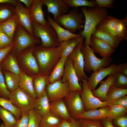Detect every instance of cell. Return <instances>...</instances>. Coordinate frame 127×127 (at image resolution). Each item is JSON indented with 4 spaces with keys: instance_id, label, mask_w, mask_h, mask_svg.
<instances>
[{
    "instance_id": "obj_1",
    "label": "cell",
    "mask_w": 127,
    "mask_h": 127,
    "mask_svg": "<svg viewBox=\"0 0 127 127\" xmlns=\"http://www.w3.org/2000/svg\"><path fill=\"white\" fill-rule=\"evenodd\" d=\"M62 50L60 45L54 48L36 46L32 53L37 61L40 73L49 75L60 58Z\"/></svg>"
},
{
    "instance_id": "obj_9",
    "label": "cell",
    "mask_w": 127,
    "mask_h": 127,
    "mask_svg": "<svg viewBox=\"0 0 127 127\" xmlns=\"http://www.w3.org/2000/svg\"><path fill=\"white\" fill-rule=\"evenodd\" d=\"M79 83L82 89L80 94L83 101L85 111L108 107L106 102L101 101L93 95L87 85V79H83Z\"/></svg>"
},
{
    "instance_id": "obj_17",
    "label": "cell",
    "mask_w": 127,
    "mask_h": 127,
    "mask_svg": "<svg viewBox=\"0 0 127 127\" xmlns=\"http://www.w3.org/2000/svg\"><path fill=\"white\" fill-rule=\"evenodd\" d=\"M44 4L46 6L48 12L53 15L54 20L65 14L69 8L65 0H44Z\"/></svg>"
},
{
    "instance_id": "obj_18",
    "label": "cell",
    "mask_w": 127,
    "mask_h": 127,
    "mask_svg": "<svg viewBox=\"0 0 127 127\" xmlns=\"http://www.w3.org/2000/svg\"><path fill=\"white\" fill-rule=\"evenodd\" d=\"M91 36L100 39L115 48L120 42L110 33L102 21L96 26Z\"/></svg>"
},
{
    "instance_id": "obj_2",
    "label": "cell",
    "mask_w": 127,
    "mask_h": 127,
    "mask_svg": "<svg viewBox=\"0 0 127 127\" xmlns=\"http://www.w3.org/2000/svg\"><path fill=\"white\" fill-rule=\"evenodd\" d=\"M85 19L83 29L79 34L85 40L83 45H89L92 34L96 26L108 15V12L104 8L83 7L81 8Z\"/></svg>"
},
{
    "instance_id": "obj_5",
    "label": "cell",
    "mask_w": 127,
    "mask_h": 127,
    "mask_svg": "<svg viewBox=\"0 0 127 127\" xmlns=\"http://www.w3.org/2000/svg\"><path fill=\"white\" fill-rule=\"evenodd\" d=\"M32 26L34 36L40 39L41 44L48 48H54L60 45L54 29L48 24L45 25L32 22Z\"/></svg>"
},
{
    "instance_id": "obj_27",
    "label": "cell",
    "mask_w": 127,
    "mask_h": 127,
    "mask_svg": "<svg viewBox=\"0 0 127 127\" xmlns=\"http://www.w3.org/2000/svg\"><path fill=\"white\" fill-rule=\"evenodd\" d=\"M34 108L42 117L45 116L50 111V102L46 90L36 99Z\"/></svg>"
},
{
    "instance_id": "obj_15",
    "label": "cell",
    "mask_w": 127,
    "mask_h": 127,
    "mask_svg": "<svg viewBox=\"0 0 127 127\" xmlns=\"http://www.w3.org/2000/svg\"><path fill=\"white\" fill-rule=\"evenodd\" d=\"M15 7L20 24L30 34L34 36L32 26L33 21L29 9L24 6L19 0H16Z\"/></svg>"
},
{
    "instance_id": "obj_8",
    "label": "cell",
    "mask_w": 127,
    "mask_h": 127,
    "mask_svg": "<svg viewBox=\"0 0 127 127\" xmlns=\"http://www.w3.org/2000/svg\"><path fill=\"white\" fill-rule=\"evenodd\" d=\"M9 100L12 104L22 111L34 108L36 100L19 87L10 93Z\"/></svg>"
},
{
    "instance_id": "obj_24",
    "label": "cell",
    "mask_w": 127,
    "mask_h": 127,
    "mask_svg": "<svg viewBox=\"0 0 127 127\" xmlns=\"http://www.w3.org/2000/svg\"><path fill=\"white\" fill-rule=\"evenodd\" d=\"M33 84L37 98L41 96L45 91L46 87L49 83L48 75L40 73L33 78Z\"/></svg>"
},
{
    "instance_id": "obj_26",
    "label": "cell",
    "mask_w": 127,
    "mask_h": 127,
    "mask_svg": "<svg viewBox=\"0 0 127 127\" xmlns=\"http://www.w3.org/2000/svg\"><path fill=\"white\" fill-rule=\"evenodd\" d=\"M2 71H7L16 74H19L21 71L16 58L10 52L1 64Z\"/></svg>"
},
{
    "instance_id": "obj_48",
    "label": "cell",
    "mask_w": 127,
    "mask_h": 127,
    "mask_svg": "<svg viewBox=\"0 0 127 127\" xmlns=\"http://www.w3.org/2000/svg\"><path fill=\"white\" fill-rule=\"evenodd\" d=\"M96 4L99 8H111L113 7L114 0H95Z\"/></svg>"
},
{
    "instance_id": "obj_54",
    "label": "cell",
    "mask_w": 127,
    "mask_h": 127,
    "mask_svg": "<svg viewBox=\"0 0 127 127\" xmlns=\"http://www.w3.org/2000/svg\"><path fill=\"white\" fill-rule=\"evenodd\" d=\"M33 0H19L20 2L24 3L26 8L29 9L31 7Z\"/></svg>"
},
{
    "instance_id": "obj_42",
    "label": "cell",
    "mask_w": 127,
    "mask_h": 127,
    "mask_svg": "<svg viewBox=\"0 0 127 127\" xmlns=\"http://www.w3.org/2000/svg\"><path fill=\"white\" fill-rule=\"evenodd\" d=\"M112 86L119 88H127V76L118 72Z\"/></svg>"
},
{
    "instance_id": "obj_36",
    "label": "cell",
    "mask_w": 127,
    "mask_h": 127,
    "mask_svg": "<svg viewBox=\"0 0 127 127\" xmlns=\"http://www.w3.org/2000/svg\"><path fill=\"white\" fill-rule=\"evenodd\" d=\"M0 106L12 113L17 121L21 117L22 111L13 105L9 99L0 97Z\"/></svg>"
},
{
    "instance_id": "obj_11",
    "label": "cell",
    "mask_w": 127,
    "mask_h": 127,
    "mask_svg": "<svg viewBox=\"0 0 127 127\" xmlns=\"http://www.w3.org/2000/svg\"><path fill=\"white\" fill-rule=\"evenodd\" d=\"M79 91H71L64 100L71 117H76L85 111L84 105Z\"/></svg>"
},
{
    "instance_id": "obj_41",
    "label": "cell",
    "mask_w": 127,
    "mask_h": 127,
    "mask_svg": "<svg viewBox=\"0 0 127 127\" xmlns=\"http://www.w3.org/2000/svg\"><path fill=\"white\" fill-rule=\"evenodd\" d=\"M28 113L29 120L28 127H40L42 117L34 108L29 110Z\"/></svg>"
},
{
    "instance_id": "obj_19",
    "label": "cell",
    "mask_w": 127,
    "mask_h": 127,
    "mask_svg": "<svg viewBox=\"0 0 127 127\" xmlns=\"http://www.w3.org/2000/svg\"><path fill=\"white\" fill-rule=\"evenodd\" d=\"M43 4L44 0H33L29 9L33 22L45 25L48 24L45 19L44 13L42 9Z\"/></svg>"
},
{
    "instance_id": "obj_7",
    "label": "cell",
    "mask_w": 127,
    "mask_h": 127,
    "mask_svg": "<svg viewBox=\"0 0 127 127\" xmlns=\"http://www.w3.org/2000/svg\"><path fill=\"white\" fill-rule=\"evenodd\" d=\"M33 48L23 52L16 58L21 70L33 78L40 73L36 59L33 54Z\"/></svg>"
},
{
    "instance_id": "obj_21",
    "label": "cell",
    "mask_w": 127,
    "mask_h": 127,
    "mask_svg": "<svg viewBox=\"0 0 127 127\" xmlns=\"http://www.w3.org/2000/svg\"><path fill=\"white\" fill-rule=\"evenodd\" d=\"M118 72L108 75L106 79L100 83L98 88L91 91L93 95L102 102H106L107 92L112 85Z\"/></svg>"
},
{
    "instance_id": "obj_55",
    "label": "cell",
    "mask_w": 127,
    "mask_h": 127,
    "mask_svg": "<svg viewBox=\"0 0 127 127\" xmlns=\"http://www.w3.org/2000/svg\"><path fill=\"white\" fill-rule=\"evenodd\" d=\"M16 0H0V4L2 3H8L11 4L15 6H16Z\"/></svg>"
},
{
    "instance_id": "obj_13",
    "label": "cell",
    "mask_w": 127,
    "mask_h": 127,
    "mask_svg": "<svg viewBox=\"0 0 127 127\" xmlns=\"http://www.w3.org/2000/svg\"><path fill=\"white\" fill-rule=\"evenodd\" d=\"M72 60L68 56L66 62L63 75L61 79L63 82L68 81L71 91H81L82 87L73 66Z\"/></svg>"
},
{
    "instance_id": "obj_12",
    "label": "cell",
    "mask_w": 127,
    "mask_h": 127,
    "mask_svg": "<svg viewBox=\"0 0 127 127\" xmlns=\"http://www.w3.org/2000/svg\"><path fill=\"white\" fill-rule=\"evenodd\" d=\"M83 45V41L78 44L68 56L72 60L73 66L80 83L84 79L88 77L84 70V60L83 54L81 49Z\"/></svg>"
},
{
    "instance_id": "obj_20",
    "label": "cell",
    "mask_w": 127,
    "mask_h": 127,
    "mask_svg": "<svg viewBox=\"0 0 127 127\" xmlns=\"http://www.w3.org/2000/svg\"><path fill=\"white\" fill-rule=\"evenodd\" d=\"M50 109L63 120L70 122L72 118L71 116L64 98L50 103Z\"/></svg>"
},
{
    "instance_id": "obj_3",
    "label": "cell",
    "mask_w": 127,
    "mask_h": 127,
    "mask_svg": "<svg viewBox=\"0 0 127 127\" xmlns=\"http://www.w3.org/2000/svg\"><path fill=\"white\" fill-rule=\"evenodd\" d=\"M13 40V45L9 52L16 58L23 52L41 43L39 38L32 35L20 24L17 27Z\"/></svg>"
},
{
    "instance_id": "obj_14",
    "label": "cell",
    "mask_w": 127,
    "mask_h": 127,
    "mask_svg": "<svg viewBox=\"0 0 127 127\" xmlns=\"http://www.w3.org/2000/svg\"><path fill=\"white\" fill-rule=\"evenodd\" d=\"M119 70L118 65L114 64L94 72L87 79L88 87L91 91L95 90L97 84L106 77L118 72Z\"/></svg>"
},
{
    "instance_id": "obj_30",
    "label": "cell",
    "mask_w": 127,
    "mask_h": 127,
    "mask_svg": "<svg viewBox=\"0 0 127 127\" xmlns=\"http://www.w3.org/2000/svg\"><path fill=\"white\" fill-rule=\"evenodd\" d=\"M127 95V88H117L112 85L109 88L106 94L107 106L110 107L117 99Z\"/></svg>"
},
{
    "instance_id": "obj_29",
    "label": "cell",
    "mask_w": 127,
    "mask_h": 127,
    "mask_svg": "<svg viewBox=\"0 0 127 127\" xmlns=\"http://www.w3.org/2000/svg\"><path fill=\"white\" fill-rule=\"evenodd\" d=\"M63 120L50 110L45 116L42 118L40 127H58Z\"/></svg>"
},
{
    "instance_id": "obj_53",
    "label": "cell",
    "mask_w": 127,
    "mask_h": 127,
    "mask_svg": "<svg viewBox=\"0 0 127 127\" xmlns=\"http://www.w3.org/2000/svg\"><path fill=\"white\" fill-rule=\"evenodd\" d=\"M119 70L118 72L127 76V63H124L118 64Z\"/></svg>"
},
{
    "instance_id": "obj_38",
    "label": "cell",
    "mask_w": 127,
    "mask_h": 127,
    "mask_svg": "<svg viewBox=\"0 0 127 127\" xmlns=\"http://www.w3.org/2000/svg\"><path fill=\"white\" fill-rule=\"evenodd\" d=\"M107 117L112 120L122 115L127 114V108L121 106L113 104L110 107Z\"/></svg>"
},
{
    "instance_id": "obj_23",
    "label": "cell",
    "mask_w": 127,
    "mask_h": 127,
    "mask_svg": "<svg viewBox=\"0 0 127 127\" xmlns=\"http://www.w3.org/2000/svg\"><path fill=\"white\" fill-rule=\"evenodd\" d=\"M110 108V107H107L101 108L98 109L85 111L77 116L76 119L100 120L108 117Z\"/></svg>"
},
{
    "instance_id": "obj_52",
    "label": "cell",
    "mask_w": 127,
    "mask_h": 127,
    "mask_svg": "<svg viewBox=\"0 0 127 127\" xmlns=\"http://www.w3.org/2000/svg\"><path fill=\"white\" fill-rule=\"evenodd\" d=\"M104 127H115L112 120L108 117L105 118L100 120Z\"/></svg>"
},
{
    "instance_id": "obj_16",
    "label": "cell",
    "mask_w": 127,
    "mask_h": 127,
    "mask_svg": "<svg viewBox=\"0 0 127 127\" xmlns=\"http://www.w3.org/2000/svg\"><path fill=\"white\" fill-rule=\"evenodd\" d=\"M89 45L94 53L98 54L103 58L110 57L115 51V48L100 39L92 36Z\"/></svg>"
},
{
    "instance_id": "obj_6",
    "label": "cell",
    "mask_w": 127,
    "mask_h": 127,
    "mask_svg": "<svg viewBox=\"0 0 127 127\" xmlns=\"http://www.w3.org/2000/svg\"><path fill=\"white\" fill-rule=\"evenodd\" d=\"M84 16L82 12H78L77 8H75L67 14L57 17L54 20L65 29L75 33L77 30H81L83 28L81 24L84 23L83 19Z\"/></svg>"
},
{
    "instance_id": "obj_10",
    "label": "cell",
    "mask_w": 127,
    "mask_h": 127,
    "mask_svg": "<svg viewBox=\"0 0 127 127\" xmlns=\"http://www.w3.org/2000/svg\"><path fill=\"white\" fill-rule=\"evenodd\" d=\"M45 90L50 103L64 98L71 91L68 82H63L61 79L52 83L48 84Z\"/></svg>"
},
{
    "instance_id": "obj_51",
    "label": "cell",
    "mask_w": 127,
    "mask_h": 127,
    "mask_svg": "<svg viewBox=\"0 0 127 127\" xmlns=\"http://www.w3.org/2000/svg\"><path fill=\"white\" fill-rule=\"evenodd\" d=\"M113 104L118 105L127 108V95L123 96L117 99L114 103Z\"/></svg>"
},
{
    "instance_id": "obj_34",
    "label": "cell",
    "mask_w": 127,
    "mask_h": 127,
    "mask_svg": "<svg viewBox=\"0 0 127 127\" xmlns=\"http://www.w3.org/2000/svg\"><path fill=\"white\" fill-rule=\"evenodd\" d=\"M115 33L117 39L120 42L127 39V15L124 18L118 19L116 24Z\"/></svg>"
},
{
    "instance_id": "obj_40",
    "label": "cell",
    "mask_w": 127,
    "mask_h": 127,
    "mask_svg": "<svg viewBox=\"0 0 127 127\" xmlns=\"http://www.w3.org/2000/svg\"><path fill=\"white\" fill-rule=\"evenodd\" d=\"M117 20L116 18L108 15L102 21L110 33L117 39L115 30Z\"/></svg>"
},
{
    "instance_id": "obj_50",
    "label": "cell",
    "mask_w": 127,
    "mask_h": 127,
    "mask_svg": "<svg viewBox=\"0 0 127 127\" xmlns=\"http://www.w3.org/2000/svg\"><path fill=\"white\" fill-rule=\"evenodd\" d=\"M13 45V43L8 47L3 49H0V65L10 52Z\"/></svg>"
},
{
    "instance_id": "obj_47",
    "label": "cell",
    "mask_w": 127,
    "mask_h": 127,
    "mask_svg": "<svg viewBox=\"0 0 127 127\" xmlns=\"http://www.w3.org/2000/svg\"><path fill=\"white\" fill-rule=\"evenodd\" d=\"M115 127H127V115L125 114L112 120Z\"/></svg>"
},
{
    "instance_id": "obj_4",
    "label": "cell",
    "mask_w": 127,
    "mask_h": 127,
    "mask_svg": "<svg viewBox=\"0 0 127 127\" xmlns=\"http://www.w3.org/2000/svg\"><path fill=\"white\" fill-rule=\"evenodd\" d=\"M81 51L84 59V70L86 72H90L92 71L94 72L100 68L107 67L113 60L110 57L101 59L97 57L89 45H83Z\"/></svg>"
},
{
    "instance_id": "obj_44",
    "label": "cell",
    "mask_w": 127,
    "mask_h": 127,
    "mask_svg": "<svg viewBox=\"0 0 127 127\" xmlns=\"http://www.w3.org/2000/svg\"><path fill=\"white\" fill-rule=\"evenodd\" d=\"M13 43V40L9 38L0 28V49L6 48Z\"/></svg>"
},
{
    "instance_id": "obj_33",
    "label": "cell",
    "mask_w": 127,
    "mask_h": 127,
    "mask_svg": "<svg viewBox=\"0 0 127 127\" xmlns=\"http://www.w3.org/2000/svg\"><path fill=\"white\" fill-rule=\"evenodd\" d=\"M84 38L81 36L61 42L60 45L62 47V50L60 57H68L75 47L83 40Z\"/></svg>"
},
{
    "instance_id": "obj_49",
    "label": "cell",
    "mask_w": 127,
    "mask_h": 127,
    "mask_svg": "<svg viewBox=\"0 0 127 127\" xmlns=\"http://www.w3.org/2000/svg\"><path fill=\"white\" fill-rule=\"evenodd\" d=\"M58 127H82L79 120L72 118L70 122L63 120Z\"/></svg>"
},
{
    "instance_id": "obj_35",
    "label": "cell",
    "mask_w": 127,
    "mask_h": 127,
    "mask_svg": "<svg viewBox=\"0 0 127 127\" xmlns=\"http://www.w3.org/2000/svg\"><path fill=\"white\" fill-rule=\"evenodd\" d=\"M16 14L15 7L8 3L0 4V23L11 18Z\"/></svg>"
},
{
    "instance_id": "obj_37",
    "label": "cell",
    "mask_w": 127,
    "mask_h": 127,
    "mask_svg": "<svg viewBox=\"0 0 127 127\" xmlns=\"http://www.w3.org/2000/svg\"><path fill=\"white\" fill-rule=\"evenodd\" d=\"M0 118L8 127H14L17 120L13 114L0 106Z\"/></svg>"
},
{
    "instance_id": "obj_32",
    "label": "cell",
    "mask_w": 127,
    "mask_h": 127,
    "mask_svg": "<svg viewBox=\"0 0 127 127\" xmlns=\"http://www.w3.org/2000/svg\"><path fill=\"white\" fill-rule=\"evenodd\" d=\"M7 89L11 93L19 87L20 76L11 72L2 71Z\"/></svg>"
},
{
    "instance_id": "obj_46",
    "label": "cell",
    "mask_w": 127,
    "mask_h": 127,
    "mask_svg": "<svg viewBox=\"0 0 127 127\" xmlns=\"http://www.w3.org/2000/svg\"><path fill=\"white\" fill-rule=\"evenodd\" d=\"M20 119L17 121L14 127H28L29 120V111H22Z\"/></svg>"
},
{
    "instance_id": "obj_45",
    "label": "cell",
    "mask_w": 127,
    "mask_h": 127,
    "mask_svg": "<svg viewBox=\"0 0 127 127\" xmlns=\"http://www.w3.org/2000/svg\"><path fill=\"white\" fill-rule=\"evenodd\" d=\"M79 119L82 127H104L100 120Z\"/></svg>"
},
{
    "instance_id": "obj_28",
    "label": "cell",
    "mask_w": 127,
    "mask_h": 127,
    "mask_svg": "<svg viewBox=\"0 0 127 127\" xmlns=\"http://www.w3.org/2000/svg\"><path fill=\"white\" fill-rule=\"evenodd\" d=\"M20 75V79L19 87L36 100L37 98L33 87V77L27 75L21 70Z\"/></svg>"
},
{
    "instance_id": "obj_25",
    "label": "cell",
    "mask_w": 127,
    "mask_h": 127,
    "mask_svg": "<svg viewBox=\"0 0 127 127\" xmlns=\"http://www.w3.org/2000/svg\"><path fill=\"white\" fill-rule=\"evenodd\" d=\"M19 24V19L16 13L8 20L0 23V28L9 38L13 40L16 30Z\"/></svg>"
},
{
    "instance_id": "obj_31",
    "label": "cell",
    "mask_w": 127,
    "mask_h": 127,
    "mask_svg": "<svg viewBox=\"0 0 127 127\" xmlns=\"http://www.w3.org/2000/svg\"><path fill=\"white\" fill-rule=\"evenodd\" d=\"M67 57H61L49 75V82L52 83L61 79L64 73Z\"/></svg>"
},
{
    "instance_id": "obj_43",
    "label": "cell",
    "mask_w": 127,
    "mask_h": 127,
    "mask_svg": "<svg viewBox=\"0 0 127 127\" xmlns=\"http://www.w3.org/2000/svg\"><path fill=\"white\" fill-rule=\"evenodd\" d=\"M10 93L7 89L4 78L0 65V97L9 99Z\"/></svg>"
},
{
    "instance_id": "obj_22",
    "label": "cell",
    "mask_w": 127,
    "mask_h": 127,
    "mask_svg": "<svg viewBox=\"0 0 127 127\" xmlns=\"http://www.w3.org/2000/svg\"><path fill=\"white\" fill-rule=\"evenodd\" d=\"M47 19L48 24L54 29L60 43L81 36L79 34L71 33L62 27L50 16H48Z\"/></svg>"
},
{
    "instance_id": "obj_56",
    "label": "cell",
    "mask_w": 127,
    "mask_h": 127,
    "mask_svg": "<svg viewBox=\"0 0 127 127\" xmlns=\"http://www.w3.org/2000/svg\"><path fill=\"white\" fill-rule=\"evenodd\" d=\"M0 127H8L5 125L4 123H2L0 125Z\"/></svg>"
},
{
    "instance_id": "obj_39",
    "label": "cell",
    "mask_w": 127,
    "mask_h": 127,
    "mask_svg": "<svg viewBox=\"0 0 127 127\" xmlns=\"http://www.w3.org/2000/svg\"><path fill=\"white\" fill-rule=\"evenodd\" d=\"M69 7L77 8L80 6L89 7L94 8L97 7L95 0H65Z\"/></svg>"
}]
</instances>
